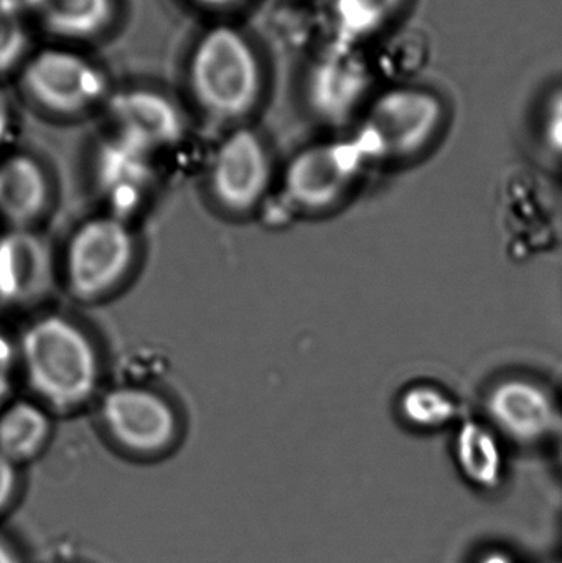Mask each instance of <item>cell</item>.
I'll return each mask as SVG.
<instances>
[{
    "instance_id": "1",
    "label": "cell",
    "mask_w": 562,
    "mask_h": 563,
    "mask_svg": "<svg viewBox=\"0 0 562 563\" xmlns=\"http://www.w3.org/2000/svg\"><path fill=\"white\" fill-rule=\"evenodd\" d=\"M20 371L33 396L48 410L71 412L95 397L101 356L81 324L52 313L26 324L16 340Z\"/></svg>"
},
{
    "instance_id": "2",
    "label": "cell",
    "mask_w": 562,
    "mask_h": 563,
    "mask_svg": "<svg viewBox=\"0 0 562 563\" xmlns=\"http://www.w3.org/2000/svg\"><path fill=\"white\" fill-rule=\"evenodd\" d=\"M188 88L198 108L220 122L247 118L263 95V71L250 40L228 25L207 30L188 62Z\"/></svg>"
},
{
    "instance_id": "3",
    "label": "cell",
    "mask_w": 562,
    "mask_h": 563,
    "mask_svg": "<svg viewBox=\"0 0 562 563\" xmlns=\"http://www.w3.org/2000/svg\"><path fill=\"white\" fill-rule=\"evenodd\" d=\"M137 254L134 233L125 218L101 214L82 221L66 243L63 279L73 298L102 300L131 274Z\"/></svg>"
},
{
    "instance_id": "4",
    "label": "cell",
    "mask_w": 562,
    "mask_h": 563,
    "mask_svg": "<svg viewBox=\"0 0 562 563\" xmlns=\"http://www.w3.org/2000/svg\"><path fill=\"white\" fill-rule=\"evenodd\" d=\"M444 104L426 89L398 86L373 99L356 141L372 162L406 161L422 154L438 137Z\"/></svg>"
},
{
    "instance_id": "5",
    "label": "cell",
    "mask_w": 562,
    "mask_h": 563,
    "mask_svg": "<svg viewBox=\"0 0 562 563\" xmlns=\"http://www.w3.org/2000/svg\"><path fill=\"white\" fill-rule=\"evenodd\" d=\"M372 164L355 135L310 145L294 155L284 174V191L294 207L322 213L342 203Z\"/></svg>"
},
{
    "instance_id": "6",
    "label": "cell",
    "mask_w": 562,
    "mask_h": 563,
    "mask_svg": "<svg viewBox=\"0 0 562 563\" xmlns=\"http://www.w3.org/2000/svg\"><path fill=\"white\" fill-rule=\"evenodd\" d=\"M23 92L43 111L78 115L108 98V78L96 63L65 48L40 49L20 71Z\"/></svg>"
},
{
    "instance_id": "7",
    "label": "cell",
    "mask_w": 562,
    "mask_h": 563,
    "mask_svg": "<svg viewBox=\"0 0 562 563\" xmlns=\"http://www.w3.org/2000/svg\"><path fill=\"white\" fill-rule=\"evenodd\" d=\"M99 417L108 435L134 455L170 449L178 435L177 410L161 393L144 386H115L102 396Z\"/></svg>"
},
{
    "instance_id": "8",
    "label": "cell",
    "mask_w": 562,
    "mask_h": 563,
    "mask_svg": "<svg viewBox=\"0 0 562 563\" xmlns=\"http://www.w3.org/2000/svg\"><path fill=\"white\" fill-rule=\"evenodd\" d=\"M273 162L256 132L236 129L218 145L211 158L208 188L227 213L247 214L269 194Z\"/></svg>"
},
{
    "instance_id": "9",
    "label": "cell",
    "mask_w": 562,
    "mask_h": 563,
    "mask_svg": "<svg viewBox=\"0 0 562 563\" xmlns=\"http://www.w3.org/2000/svg\"><path fill=\"white\" fill-rule=\"evenodd\" d=\"M487 423L508 442L538 445L562 429V413L551 394L527 377H507L484 400Z\"/></svg>"
},
{
    "instance_id": "10",
    "label": "cell",
    "mask_w": 562,
    "mask_h": 563,
    "mask_svg": "<svg viewBox=\"0 0 562 563\" xmlns=\"http://www.w3.org/2000/svg\"><path fill=\"white\" fill-rule=\"evenodd\" d=\"M372 78L370 63L356 52L355 45L337 42L310 73V108L329 124H345L368 96Z\"/></svg>"
},
{
    "instance_id": "11",
    "label": "cell",
    "mask_w": 562,
    "mask_h": 563,
    "mask_svg": "<svg viewBox=\"0 0 562 563\" xmlns=\"http://www.w3.org/2000/svg\"><path fill=\"white\" fill-rule=\"evenodd\" d=\"M56 261L48 241L33 228L0 234V303L26 307L48 297Z\"/></svg>"
},
{
    "instance_id": "12",
    "label": "cell",
    "mask_w": 562,
    "mask_h": 563,
    "mask_svg": "<svg viewBox=\"0 0 562 563\" xmlns=\"http://www.w3.org/2000/svg\"><path fill=\"white\" fill-rule=\"evenodd\" d=\"M108 114L119 135L148 152L172 147L185 137L180 109L154 89H122L108 96Z\"/></svg>"
},
{
    "instance_id": "13",
    "label": "cell",
    "mask_w": 562,
    "mask_h": 563,
    "mask_svg": "<svg viewBox=\"0 0 562 563\" xmlns=\"http://www.w3.org/2000/svg\"><path fill=\"white\" fill-rule=\"evenodd\" d=\"M151 154L119 134L99 148L96 177L101 194L114 205L112 214L124 218L144 200L152 180Z\"/></svg>"
},
{
    "instance_id": "14",
    "label": "cell",
    "mask_w": 562,
    "mask_h": 563,
    "mask_svg": "<svg viewBox=\"0 0 562 563\" xmlns=\"http://www.w3.org/2000/svg\"><path fill=\"white\" fill-rule=\"evenodd\" d=\"M52 181L43 165L26 154L0 161V218L15 230L35 228L52 205Z\"/></svg>"
},
{
    "instance_id": "15",
    "label": "cell",
    "mask_w": 562,
    "mask_h": 563,
    "mask_svg": "<svg viewBox=\"0 0 562 563\" xmlns=\"http://www.w3.org/2000/svg\"><path fill=\"white\" fill-rule=\"evenodd\" d=\"M454 460L465 482L481 492L500 488L505 478L502 437L481 420H464L455 430Z\"/></svg>"
},
{
    "instance_id": "16",
    "label": "cell",
    "mask_w": 562,
    "mask_h": 563,
    "mask_svg": "<svg viewBox=\"0 0 562 563\" xmlns=\"http://www.w3.org/2000/svg\"><path fill=\"white\" fill-rule=\"evenodd\" d=\"M52 432L49 410L38 400H10L0 409V453L15 465L38 456Z\"/></svg>"
},
{
    "instance_id": "17",
    "label": "cell",
    "mask_w": 562,
    "mask_h": 563,
    "mask_svg": "<svg viewBox=\"0 0 562 563\" xmlns=\"http://www.w3.org/2000/svg\"><path fill=\"white\" fill-rule=\"evenodd\" d=\"M40 19L58 38L89 40L102 35L115 15V0H42Z\"/></svg>"
},
{
    "instance_id": "18",
    "label": "cell",
    "mask_w": 562,
    "mask_h": 563,
    "mask_svg": "<svg viewBox=\"0 0 562 563\" xmlns=\"http://www.w3.org/2000/svg\"><path fill=\"white\" fill-rule=\"evenodd\" d=\"M405 0H333L332 23L339 43L355 45L385 29Z\"/></svg>"
},
{
    "instance_id": "19",
    "label": "cell",
    "mask_w": 562,
    "mask_h": 563,
    "mask_svg": "<svg viewBox=\"0 0 562 563\" xmlns=\"http://www.w3.org/2000/svg\"><path fill=\"white\" fill-rule=\"evenodd\" d=\"M398 412L411 429L434 432L458 420L459 407L441 387L415 384L399 396Z\"/></svg>"
},
{
    "instance_id": "20",
    "label": "cell",
    "mask_w": 562,
    "mask_h": 563,
    "mask_svg": "<svg viewBox=\"0 0 562 563\" xmlns=\"http://www.w3.org/2000/svg\"><path fill=\"white\" fill-rule=\"evenodd\" d=\"M29 45L30 33L23 16L0 5V76L22 68Z\"/></svg>"
},
{
    "instance_id": "21",
    "label": "cell",
    "mask_w": 562,
    "mask_h": 563,
    "mask_svg": "<svg viewBox=\"0 0 562 563\" xmlns=\"http://www.w3.org/2000/svg\"><path fill=\"white\" fill-rule=\"evenodd\" d=\"M20 371L19 346L0 330V409L10 402L16 373Z\"/></svg>"
},
{
    "instance_id": "22",
    "label": "cell",
    "mask_w": 562,
    "mask_h": 563,
    "mask_svg": "<svg viewBox=\"0 0 562 563\" xmlns=\"http://www.w3.org/2000/svg\"><path fill=\"white\" fill-rule=\"evenodd\" d=\"M541 132L547 147L562 157V88L548 99Z\"/></svg>"
},
{
    "instance_id": "23",
    "label": "cell",
    "mask_w": 562,
    "mask_h": 563,
    "mask_svg": "<svg viewBox=\"0 0 562 563\" xmlns=\"http://www.w3.org/2000/svg\"><path fill=\"white\" fill-rule=\"evenodd\" d=\"M16 489V465L0 453V511L12 501Z\"/></svg>"
},
{
    "instance_id": "24",
    "label": "cell",
    "mask_w": 562,
    "mask_h": 563,
    "mask_svg": "<svg viewBox=\"0 0 562 563\" xmlns=\"http://www.w3.org/2000/svg\"><path fill=\"white\" fill-rule=\"evenodd\" d=\"M0 5L23 16L25 12H38L42 0H0Z\"/></svg>"
},
{
    "instance_id": "25",
    "label": "cell",
    "mask_w": 562,
    "mask_h": 563,
    "mask_svg": "<svg viewBox=\"0 0 562 563\" xmlns=\"http://www.w3.org/2000/svg\"><path fill=\"white\" fill-rule=\"evenodd\" d=\"M477 563H517V561H515L514 555L508 554V552L494 549V551L484 552V554L478 558Z\"/></svg>"
},
{
    "instance_id": "26",
    "label": "cell",
    "mask_w": 562,
    "mask_h": 563,
    "mask_svg": "<svg viewBox=\"0 0 562 563\" xmlns=\"http://www.w3.org/2000/svg\"><path fill=\"white\" fill-rule=\"evenodd\" d=\"M198 5L207 7V9L223 10L236 5L240 0H194Z\"/></svg>"
},
{
    "instance_id": "27",
    "label": "cell",
    "mask_w": 562,
    "mask_h": 563,
    "mask_svg": "<svg viewBox=\"0 0 562 563\" xmlns=\"http://www.w3.org/2000/svg\"><path fill=\"white\" fill-rule=\"evenodd\" d=\"M7 129H9V109H7L5 101L0 96V142H2Z\"/></svg>"
},
{
    "instance_id": "28",
    "label": "cell",
    "mask_w": 562,
    "mask_h": 563,
    "mask_svg": "<svg viewBox=\"0 0 562 563\" xmlns=\"http://www.w3.org/2000/svg\"><path fill=\"white\" fill-rule=\"evenodd\" d=\"M0 563H20L15 552L0 539Z\"/></svg>"
},
{
    "instance_id": "29",
    "label": "cell",
    "mask_w": 562,
    "mask_h": 563,
    "mask_svg": "<svg viewBox=\"0 0 562 563\" xmlns=\"http://www.w3.org/2000/svg\"><path fill=\"white\" fill-rule=\"evenodd\" d=\"M558 437H560V445H558V456H560V463L562 466V429L561 432L558 433Z\"/></svg>"
}]
</instances>
